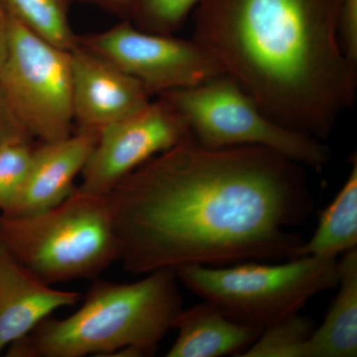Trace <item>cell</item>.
<instances>
[{"label":"cell","instance_id":"cell-1","mask_svg":"<svg viewBox=\"0 0 357 357\" xmlns=\"http://www.w3.org/2000/svg\"><path fill=\"white\" fill-rule=\"evenodd\" d=\"M124 268L292 259L314 199L305 167L269 148L210 149L191 135L110 192Z\"/></svg>","mask_w":357,"mask_h":357},{"label":"cell","instance_id":"cell-2","mask_svg":"<svg viewBox=\"0 0 357 357\" xmlns=\"http://www.w3.org/2000/svg\"><path fill=\"white\" fill-rule=\"evenodd\" d=\"M342 0H199L194 40L271 119L319 140L354 105L357 64L342 50Z\"/></svg>","mask_w":357,"mask_h":357},{"label":"cell","instance_id":"cell-3","mask_svg":"<svg viewBox=\"0 0 357 357\" xmlns=\"http://www.w3.org/2000/svg\"><path fill=\"white\" fill-rule=\"evenodd\" d=\"M174 269L134 283L98 280L83 305L65 319L52 317L6 349L11 357L144 356L153 354L182 311Z\"/></svg>","mask_w":357,"mask_h":357},{"label":"cell","instance_id":"cell-4","mask_svg":"<svg viewBox=\"0 0 357 357\" xmlns=\"http://www.w3.org/2000/svg\"><path fill=\"white\" fill-rule=\"evenodd\" d=\"M0 241L49 285L96 278L121 257L110 194L79 188L48 210L0 213Z\"/></svg>","mask_w":357,"mask_h":357},{"label":"cell","instance_id":"cell-5","mask_svg":"<svg viewBox=\"0 0 357 357\" xmlns=\"http://www.w3.org/2000/svg\"><path fill=\"white\" fill-rule=\"evenodd\" d=\"M178 281L244 325L264 328L299 312L317 294L337 287V259L301 256L280 264L183 265Z\"/></svg>","mask_w":357,"mask_h":357},{"label":"cell","instance_id":"cell-6","mask_svg":"<svg viewBox=\"0 0 357 357\" xmlns=\"http://www.w3.org/2000/svg\"><path fill=\"white\" fill-rule=\"evenodd\" d=\"M160 96L184 116L204 147H266L319 172L330 161V149L321 140L275 121L229 75Z\"/></svg>","mask_w":357,"mask_h":357},{"label":"cell","instance_id":"cell-7","mask_svg":"<svg viewBox=\"0 0 357 357\" xmlns=\"http://www.w3.org/2000/svg\"><path fill=\"white\" fill-rule=\"evenodd\" d=\"M72 88L70 51L35 34L11 15L10 43L0 67V89L30 137L51 142L73 134Z\"/></svg>","mask_w":357,"mask_h":357},{"label":"cell","instance_id":"cell-8","mask_svg":"<svg viewBox=\"0 0 357 357\" xmlns=\"http://www.w3.org/2000/svg\"><path fill=\"white\" fill-rule=\"evenodd\" d=\"M79 41L139 82L151 96L225 74L217 58L196 40L144 31L129 21Z\"/></svg>","mask_w":357,"mask_h":357},{"label":"cell","instance_id":"cell-9","mask_svg":"<svg viewBox=\"0 0 357 357\" xmlns=\"http://www.w3.org/2000/svg\"><path fill=\"white\" fill-rule=\"evenodd\" d=\"M191 135L184 116L160 96L100 132L79 188L93 194H110L129 174Z\"/></svg>","mask_w":357,"mask_h":357},{"label":"cell","instance_id":"cell-10","mask_svg":"<svg viewBox=\"0 0 357 357\" xmlns=\"http://www.w3.org/2000/svg\"><path fill=\"white\" fill-rule=\"evenodd\" d=\"M73 114L77 131L100 135L151 102L146 89L81 42L70 51Z\"/></svg>","mask_w":357,"mask_h":357},{"label":"cell","instance_id":"cell-11","mask_svg":"<svg viewBox=\"0 0 357 357\" xmlns=\"http://www.w3.org/2000/svg\"><path fill=\"white\" fill-rule=\"evenodd\" d=\"M81 295L51 287L32 273L0 241V354Z\"/></svg>","mask_w":357,"mask_h":357},{"label":"cell","instance_id":"cell-12","mask_svg":"<svg viewBox=\"0 0 357 357\" xmlns=\"http://www.w3.org/2000/svg\"><path fill=\"white\" fill-rule=\"evenodd\" d=\"M98 136L77 131L63 139L42 142L34 148L29 172L18 198L2 215H24L48 210L76 189Z\"/></svg>","mask_w":357,"mask_h":357},{"label":"cell","instance_id":"cell-13","mask_svg":"<svg viewBox=\"0 0 357 357\" xmlns=\"http://www.w3.org/2000/svg\"><path fill=\"white\" fill-rule=\"evenodd\" d=\"M177 338L168 357H241L263 328L238 323L208 301L182 310L174 321Z\"/></svg>","mask_w":357,"mask_h":357},{"label":"cell","instance_id":"cell-14","mask_svg":"<svg viewBox=\"0 0 357 357\" xmlns=\"http://www.w3.org/2000/svg\"><path fill=\"white\" fill-rule=\"evenodd\" d=\"M337 269V295L307 340L304 357L357 356V249L342 255Z\"/></svg>","mask_w":357,"mask_h":357},{"label":"cell","instance_id":"cell-15","mask_svg":"<svg viewBox=\"0 0 357 357\" xmlns=\"http://www.w3.org/2000/svg\"><path fill=\"white\" fill-rule=\"evenodd\" d=\"M357 161L331 204L319 215L318 227L307 243L296 249L301 256L337 259V256L357 249Z\"/></svg>","mask_w":357,"mask_h":357},{"label":"cell","instance_id":"cell-16","mask_svg":"<svg viewBox=\"0 0 357 357\" xmlns=\"http://www.w3.org/2000/svg\"><path fill=\"white\" fill-rule=\"evenodd\" d=\"M9 13L33 33L70 51L79 38L69 21L70 0H3Z\"/></svg>","mask_w":357,"mask_h":357},{"label":"cell","instance_id":"cell-17","mask_svg":"<svg viewBox=\"0 0 357 357\" xmlns=\"http://www.w3.org/2000/svg\"><path fill=\"white\" fill-rule=\"evenodd\" d=\"M314 326L299 312L263 328L241 357H304L305 347Z\"/></svg>","mask_w":357,"mask_h":357},{"label":"cell","instance_id":"cell-18","mask_svg":"<svg viewBox=\"0 0 357 357\" xmlns=\"http://www.w3.org/2000/svg\"><path fill=\"white\" fill-rule=\"evenodd\" d=\"M34 148L30 138H14L0 145V213L18 198L29 172Z\"/></svg>","mask_w":357,"mask_h":357},{"label":"cell","instance_id":"cell-19","mask_svg":"<svg viewBox=\"0 0 357 357\" xmlns=\"http://www.w3.org/2000/svg\"><path fill=\"white\" fill-rule=\"evenodd\" d=\"M199 0H136L130 18L147 32L173 34L194 13Z\"/></svg>","mask_w":357,"mask_h":357},{"label":"cell","instance_id":"cell-20","mask_svg":"<svg viewBox=\"0 0 357 357\" xmlns=\"http://www.w3.org/2000/svg\"><path fill=\"white\" fill-rule=\"evenodd\" d=\"M338 36L345 55L357 64V0H342L338 17Z\"/></svg>","mask_w":357,"mask_h":357},{"label":"cell","instance_id":"cell-21","mask_svg":"<svg viewBox=\"0 0 357 357\" xmlns=\"http://www.w3.org/2000/svg\"><path fill=\"white\" fill-rule=\"evenodd\" d=\"M20 137L32 139L16 121L0 89V145L6 141Z\"/></svg>","mask_w":357,"mask_h":357},{"label":"cell","instance_id":"cell-22","mask_svg":"<svg viewBox=\"0 0 357 357\" xmlns=\"http://www.w3.org/2000/svg\"><path fill=\"white\" fill-rule=\"evenodd\" d=\"M11 15L4 3L0 0V67L3 65L8 54L10 43Z\"/></svg>","mask_w":357,"mask_h":357},{"label":"cell","instance_id":"cell-23","mask_svg":"<svg viewBox=\"0 0 357 357\" xmlns=\"http://www.w3.org/2000/svg\"><path fill=\"white\" fill-rule=\"evenodd\" d=\"M117 15L130 18L136 0H89Z\"/></svg>","mask_w":357,"mask_h":357}]
</instances>
